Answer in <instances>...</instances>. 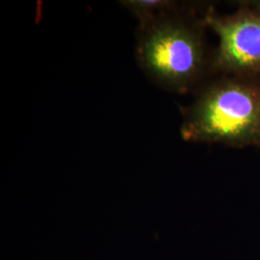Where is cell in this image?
Instances as JSON below:
<instances>
[{
	"label": "cell",
	"mask_w": 260,
	"mask_h": 260,
	"mask_svg": "<svg viewBox=\"0 0 260 260\" xmlns=\"http://www.w3.org/2000/svg\"><path fill=\"white\" fill-rule=\"evenodd\" d=\"M120 5L140 22L159 14L177 9L183 4L172 0H121Z\"/></svg>",
	"instance_id": "obj_4"
},
{
	"label": "cell",
	"mask_w": 260,
	"mask_h": 260,
	"mask_svg": "<svg viewBox=\"0 0 260 260\" xmlns=\"http://www.w3.org/2000/svg\"><path fill=\"white\" fill-rule=\"evenodd\" d=\"M205 28L204 15L184 4L140 21L134 47L140 69L165 91L195 93L215 76Z\"/></svg>",
	"instance_id": "obj_1"
},
{
	"label": "cell",
	"mask_w": 260,
	"mask_h": 260,
	"mask_svg": "<svg viewBox=\"0 0 260 260\" xmlns=\"http://www.w3.org/2000/svg\"><path fill=\"white\" fill-rule=\"evenodd\" d=\"M259 2H260V1H259Z\"/></svg>",
	"instance_id": "obj_5"
},
{
	"label": "cell",
	"mask_w": 260,
	"mask_h": 260,
	"mask_svg": "<svg viewBox=\"0 0 260 260\" xmlns=\"http://www.w3.org/2000/svg\"><path fill=\"white\" fill-rule=\"evenodd\" d=\"M204 19L218 38L213 56L215 75L260 81V2L244 3L224 16L209 7Z\"/></svg>",
	"instance_id": "obj_3"
},
{
	"label": "cell",
	"mask_w": 260,
	"mask_h": 260,
	"mask_svg": "<svg viewBox=\"0 0 260 260\" xmlns=\"http://www.w3.org/2000/svg\"><path fill=\"white\" fill-rule=\"evenodd\" d=\"M186 142L260 148V81L215 75L182 108Z\"/></svg>",
	"instance_id": "obj_2"
}]
</instances>
